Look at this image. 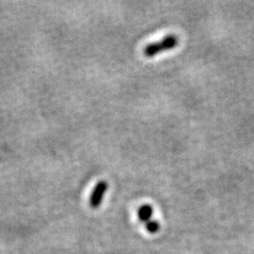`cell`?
<instances>
[{
    "label": "cell",
    "mask_w": 254,
    "mask_h": 254,
    "mask_svg": "<svg viewBox=\"0 0 254 254\" xmlns=\"http://www.w3.org/2000/svg\"><path fill=\"white\" fill-rule=\"evenodd\" d=\"M178 43H179V38L174 34H170V35L164 37L162 40H160L158 42L152 43V44H149L148 46H146L143 50V53L146 57L152 58L163 51H168V50L175 48L176 46H178Z\"/></svg>",
    "instance_id": "1"
},
{
    "label": "cell",
    "mask_w": 254,
    "mask_h": 254,
    "mask_svg": "<svg viewBox=\"0 0 254 254\" xmlns=\"http://www.w3.org/2000/svg\"><path fill=\"white\" fill-rule=\"evenodd\" d=\"M109 189V184L106 181H100L94 188L90 198V205L91 208H98L103 201V199Z\"/></svg>",
    "instance_id": "2"
},
{
    "label": "cell",
    "mask_w": 254,
    "mask_h": 254,
    "mask_svg": "<svg viewBox=\"0 0 254 254\" xmlns=\"http://www.w3.org/2000/svg\"><path fill=\"white\" fill-rule=\"evenodd\" d=\"M154 214V208L150 204H144L140 206L137 211V217L141 222H149L152 220V217Z\"/></svg>",
    "instance_id": "3"
},
{
    "label": "cell",
    "mask_w": 254,
    "mask_h": 254,
    "mask_svg": "<svg viewBox=\"0 0 254 254\" xmlns=\"http://www.w3.org/2000/svg\"><path fill=\"white\" fill-rule=\"evenodd\" d=\"M160 229V224L157 220H150L149 222L146 223V230L150 233V234H155L159 231Z\"/></svg>",
    "instance_id": "4"
}]
</instances>
